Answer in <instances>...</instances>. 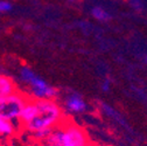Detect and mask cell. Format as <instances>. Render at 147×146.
Instances as JSON below:
<instances>
[{"instance_id":"cell-5","label":"cell","mask_w":147,"mask_h":146,"mask_svg":"<svg viewBox=\"0 0 147 146\" xmlns=\"http://www.w3.org/2000/svg\"><path fill=\"white\" fill-rule=\"evenodd\" d=\"M65 107L70 112H82L86 109V103L78 94H72L65 99Z\"/></svg>"},{"instance_id":"cell-6","label":"cell","mask_w":147,"mask_h":146,"mask_svg":"<svg viewBox=\"0 0 147 146\" xmlns=\"http://www.w3.org/2000/svg\"><path fill=\"white\" fill-rule=\"evenodd\" d=\"M36 110H38V107H36V102H35V98L34 97H30L29 101L27 102L26 106L24 107V110L21 112V116H20V119H19V123L20 126L22 127L25 124L29 123L36 115Z\"/></svg>"},{"instance_id":"cell-3","label":"cell","mask_w":147,"mask_h":146,"mask_svg":"<svg viewBox=\"0 0 147 146\" xmlns=\"http://www.w3.org/2000/svg\"><path fill=\"white\" fill-rule=\"evenodd\" d=\"M29 96L16 91V93L0 98V118L19 122L21 112L29 101Z\"/></svg>"},{"instance_id":"cell-11","label":"cell","mask_w":147,"mask_h":146,"mask_svg":"<svg viewBox=\"0 0 147 146\" xmlns=\"http://www.w3.org/2000/svg\"><path fill=\"white\" fill-rule=\"evenodd\" d=\"M12 11V5L8 1H5V0H0V13H6Z\"/></svg>"},{"instance_id":"cell-8","label":"cell","mask_w":147,"mask_h":146,"mask_svg":"<svg viewBox=\"0 0 147 146\" xmlns=\"http://www.w3.org/2000/svg\"><path fill=\"white\" fill-rule=\"evenodd\" d=\"M15 132V125L13 120L0 118V137H11Z\"/></svg>"},{"instance_id":"cell-1","label":"cell","mask_w":147,"mask_h":146,"mask_svg":"<svg viewBox=\"0 0 147 146\" xmlns=\"http://www.w3.org/2000/svg\"><path fill=\"white\" fill-rule=\"evenodd\" d=\"M36 102V115L35 117L27 124L22 126V129L33 133H36L43 130H53L55 129L63 119L64 115L61 106L54 99H38Z\"/></svg>"},{"instance_id":"cell-12","label":"cell","mask_w":147,"mask_h":146,"mask_svg":"<svg viewBox=\"0 0 147 146\" xmlns=\"http://www.w3.org/2000/svg\"><path fill=\"white\" fill-rule=\"evenodd\" d=\"M130 3L136 9H140L141 8V0H130Z\"/></svg>"},{"instance_id":"cell-7","label":"cell","mask_w":147,"mask_h":146,"mask_svg":"<svg viewBox=\"0 0 147 146\" xmlns=\"http://www.w3.org/2000/svg\"><path fill=\"white\" fill-rule=\"evenodd\" d=\"M18 89L12 78L0 74V98L16 93Z\"/></svg>"},{"instance_id":"cell-4","label":"cell","mask_w":147,"mask_h":146,"mask_svg":"<svg viewBox=\"0 0 147 146\" xmlns=\"http://www.w3.org/2000/svg\"><path fill=\"white\" fill-rule=\"evenodd\" d=\"M30 85L32 89V95L34 98L38 99H54L55 96L59 94V91L56 90V88H54L51 85H49L46 81H43L42 78H40L39 76H34L32 78V81L28 83Z\"/></svg>"},{"instance_id":"cell-14","label":"cell","mask_w":147,"mask_h":146,"mask_svg":"<svg viewBox=\"0 0 147 146\" xmlns=\"http://www.w3.org/2000/svg\"><path fill=\"white\" fill-rule=\"evenodd\" d=\"M95 146H97V145H95ZM106 146H110V145H106Z\"/></svg>"},{"instance_id":"cell-10","label":"cell","mask_w":147,"mask_h":146,"mask_svg":"<svg viewBox=\"0 0 147 146\" xmlns=\"http://www.w3.org/2000/svg\"><path fill=\"white\" fill-rule=\"evenodd\" d=\"M34 76H35V74H34V71H33L30 68L24 67V68L21 69V78H22L25 82L29 83Z\"/></svg>"},{"instance_id":"cell-13","label":"cell","mask_w":147,"mask_h":146,"mask_svg":"<svg viewBox=\"0 0 147 146\" xmlns=\"http://www.w3.org/2000/svg\"><path fill=\"white\" fill-rule=\"evenodd\" d=\"M109 85H110V82H109V80H106L105 83L103 84V90H104V91H107V90H109Z\"/></svg>"},{"instance_id":"cell-9","label":"cell","mask_w":147,"mask_h":146,"mask_svg":"<svg viewBox=\"0 0 147 146\" xmlns=\"http://www.w3.org/2000/svg\"><path fill=\"white\" fill-rule=\"evenodd\" d=\"M91 14H92V16L95 19H97L99 21H107V20L111 19L110 14L105 9H103L102 7H94L91 9Z\"/></svg>"},{"instance_id":"cell-2","label":"cell","mask_w":147,"mask_h":146,"mask_svg":"<svg viewBox=\"0 0 147 146\" xmlns=\"http://www.w3.org/2000/svg\"><path fill=\"white\" fill-rule=\"evenodd\" d=\"M59 125L62 131V146H95V144L91 143L85 129L70 117H64Z\"/></svg>"}]
</instances>
